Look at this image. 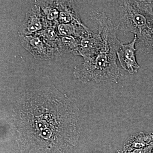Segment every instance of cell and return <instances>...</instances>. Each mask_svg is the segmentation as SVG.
Masks as SVG:
<instances>
[{"label": "cell", "instance_id": "obj_11", "mask_svg": "<svg viewBox=\"0 0 153 153\" xmlns=\"http://www.w3.org/2000/svg\"><path fill=\"white\" fill-rule=\"evenodd\" d=\"M80 38L73 36H60L57 48L61 55L71 53L78 55Z\"/></svg>", "mask_w": 153, "mask_h": 153}, {"label": "cell", "instance_id": "obj_2", "mask_svg": "<svg viewBox=\"0 0 153 153\" xmlns=\"http://www.w3.org/2000/svg\"><path fill=\"white\" fill-rule=\"evenodd\" d=\"M90 18L98 25L102 46L97 55L84 59L75 66L73 75L83 83H117L118 79L124 76V70L118 66L117 62V53L123 44L117 37L118 26H115L111 18L103 12L92 11Z\"/></svg>", "mask_w": 153, "mask_h": 153}, {"label": "cell", "instance_id": "obj_6", "mask_svg": "<svg viewBox=\"0 0 153 153\" xmlns=\"http://www.w3.org/2000/svg\"><path fill=\"white\" fill-rule=\"evenodd\" d=\"M137 41V36L134 35L133 40L128 44H123L117 53V59L121 67L130 74H136L140 68L136 57Z\"/></svg>", "mask_w": 153, "mask_h": 153}, {"label": "cell", "instance_id": "obj_3", "mask_svg": "<svg viewBox=\"0 0 153 153\" xmlns=\"http://www.w3.org/2000/svg\"><path fill=\"white\" fill-rule=\"evenodd\" d=\"M119 30L134 33L137 49L145 55H153V1H114Z\"/></svg>", "mask_w": 153, "mask_h": 153}, {"label": "cell", "instance_id": "obj_8", "mask_svg": "<svg viewBox=\"0 0 153 153\" xmlns=\"http://www.w3.org/2000/svg\"><path fill=\"white\" fill-rule=\"evenodd\" d=\"M58 4L60 12L59 25L82 22L74 1H58Z\"/></svg>", "mask_w": 153, "mask_h": 153}, {"label": "cell", "instance_id": "obj_5", "mask_svg": "<svg viewBox=\"0 0 153 153\" xmlns=\"http://www.w3.org/2000/svg\"><path fill=\"white\" fill-rule=\"evenodd\" d=\"M46 22L40 6L34 4L26 13L20 26L19 35H33L47 28Z\"/></svg>", "mask_w": 153, "mask_h": 153}, {"label": "cell", "instance_id": "obj_4", "mask_svg": "<svg viewBox=\"0 0 153 153\" xmlns=\"http://www.w3.org/2000/svg\"><path fill=\"white\" fill-rule=\"evenodd\" d=\"M19 36L22 47L36 60L50 61L61 55L57 48L49 43L38 33L28 36Z\"/></svg>", "mask_w": 153, "mask_h": 153}, {"label": "cell", "instance_id": "obj_10", "mask_svg": "<svg viewBox=\"0 0 153 153\" xmlns=\"http://www.w3.org/2000/svg\"><path fill=\"white\" fill-rule=\"evenodd\" d=\"M153 145V133L140 132L128 138L124 144L123 151L143 149Z\"/></svg>", "mask_w": 153, "mask_h": 153}, {"label": "cell", "instance_id": "obj_9", "mask_svg": "<svg viewBox=\"0 0 153 153\" xmlns=\"http://www.w3.org/2000/svg\"><path fill=\"white\" fill-rule=\"evenodd\" d=\"M34 3L41 7L47 27L58 26L60 14L58 1H36Z\"/></svg>", "mask_w": 153, "mask_h": 153}, {"label": "cell", "instance_id": "obj_15", "mask_svg": "<svg viewBox=\"0 0 153 153\" xmlns=\"http://www.w3.org/2000/svg\"><path fill=\"white\" fill-rule=\"evenodd\" d=\"M151 153H153V147L151 151Z\"/></svg>", "mask_w": 153, "mask_h": 153}, {"label": "cell", "instance_id": "obj_7", "mask_svg": "<svg viewBox=\"0 0 153 153\" xmlns=\"http://www.w3.org/2000/svg\"><path fill=\"white\" fill-rule=\"evenodd\" d=\"M101 36L99 33H92L90 36L80 39L78 56L83 59L95 56L100 52L102 46Z\"/></svg>", "mask_w": 153, "mask_h": 153}, {"label": "cell", "instance_id": "obj_13", "mask_svg": "<svg viewBox=\"0 0 153 153\" xmlns=\"http://www.w3.org/2000/svg\"><path fill=\"white\" fill-rule=\"evenodd\" d=\"M153 147V145L143 149H135L129 151H123V153H151Z\"/></svg>", "mask_w": 153, "mask_h": 153}, {"label": "cell", "instance_id": "obj_12", "mask_svg": "<svg viewBox=\"0 0 153 153\" xmlns=\"http://www.w3.org/2000/svg\"><path fill=\"white\" fill-rule=\"evenodd\" d=\"M37 33L43 36L49 43L57 48V44L60 36L58 33L57 27H48Z\"/></svg>", "mask_w": 153, "mask_h": 153}, {"label": "cell", "instance_id": "obj_1", "mask_svg": "<svg viewBox=\"0 0 153 153\" xmlns=\"http://www.w3.org/2000/svg\"><path fill=\"white\" fill-rule=\"evenodd\" d=\"M15 111L22 153H67L77 144L80 131L76 105L54 86L23 94Z\"/></svg>", "mask_w": 153, "mask_h": 153}, {"label": "cell", "instance_id": "obj_14", "mask_svg": "<svg viewBox=\"0 0 153 153\" xmlns=\"http://www.w3.org/2000/svg\"><path fill=\"white\" fill-rule=\"evenodd\" d=\"M115 153H123V151L122 150H118L116 151Z\"/></svg>", "mask_w": 153, "mask_h": 153}]
</instances>
